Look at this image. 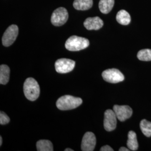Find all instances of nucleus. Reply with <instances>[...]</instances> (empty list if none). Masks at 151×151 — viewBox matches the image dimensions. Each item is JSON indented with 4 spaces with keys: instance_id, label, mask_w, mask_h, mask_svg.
<instances>
[{
    "instance_id": "1",
    "label": "nucleus",
    "mask_w": 151,
    "mask_h": 151,
    "mask_svg": "<svg viewBox=\"0 0 151 151\" xmlns=\"http://www.w3.org/2000/svg\"><path fill=\"white\" fill-rule=\"evenodd\" d=\"M24 93L25 97L30 101H35L40 95V87L34 78L29 77L24 83Z\"/></svg>"
},
{
    "instance_id": "2",
    "label": "nucleus",
    "mask_w": 151,
    "mask_h": 151,
    "mask_svg": "<svg viewBox=\"0 0 151 151\" xmlns=\"http://www.w3.org/2000/svg\"><path fill=\"white\" fill-rule=\"evenodd\" d=\"M82 103V100L81 98L70 95H64L58 99L56 105L60 110H68L78 107Z\"/></svg>"
},
{
    "instance_id": "3",
    "label": "nucleus",
    "mask_w": 151,
    "mask_h": 151,
    "mask_svg": "<svg viewBox=\"0 0 151 151\" xmlns=\"http://www.w3.org/2000/svg\"><path fill=\"white\" fill-rule=\"evenodd\" d=\"M89 44V40L86 38L73 35L67 40L65 47L70 51H79L87 48Z\"/></svg>"
},
{
    "instance_id": "4",
    "label": "nucleus",
    "mask_w": 151,
    "mask_h": 151,
    "mask_svg": "<svg viewBox=\"0 0 151 151\" xmlns=\"http://www.w3.org/2000/svg\"><path fill=\"white\" fill-rule=\"evenodd\" d=\"M68 13L64 7H59L55 9L51 16V22L55 27L64 25L68 20Z\"/></svg>"
},
{
    "instance_id": "5",
    "label": "nucleus",
    "mask_w": 151,
    "mask_h": 151,
    "mask_svg": "<svg viewBox=\"0 0 151 151\" xmlns=\"http://www.w3.org/2000/svg\"><path fill=\"white\" fill-rule=\"evenodd\" d=\"M19 34V28L16 25H11L6 30L2 38V44L9 47L15 41Z\"/></svg>"
},
{
    "instance_id": "6",
    "label": "nucleus",
    "mask_w": 151,
    "mask_h": 151,
    "mask_svg": "<svg viewBox=\"0 0 151 151\" xmlns=\"http://www.w3.org/2000/svg\"><path fill=\"white\" fill-rule=\"evenodd\" d=\"M103 79L106 82L112 83H116L124 81V76L120 70L111 68L104 70L102 73Z\"/></svg>"
},
{
    "instance_id": "7",
    "label": "nucleus",
    "mask_w": 151,
    "mask_h": 151,
    "mask_svg": "<svg viewBox=\"0 0 151 151\" xmlns=\"http://www.w3.org/2000/svg\"><path fill=\"white\" fill-rule=\"evenodd\" d=\"M75 67V62L67 58H60L55 63V70L60 73H67L70 72Z\"/></svg>"
},
{
    "instance_id": "8",
    "label": "nucleus",
    "mask_w": 151,
    "mask_h": 151,
    "mask_svg": "<svg viewBox=\"0 0 151 151\" xmlns=\"http://www.w3.org/2000/svg\"><path fill=\"white\" fill-rule=\"evenodd\" d=\"M117 117L113 110L108 109L104 113V127L108 132H111L116 128Z\"/></svg>"
},
{
    "instance_id": "9",
    "label": "nucleus",
    "mask_w": 151,
    "mask_h": 151,
    "mask_svg": "<svg viewBox=\"0 0 151 151\" xmlns=\"http://www.w3.org/2000/svg\"><path fill=\"white\" fill-rule=\"evenodd\" d=\"M96 144V139L95 134L91 132H87L83 135L81 150L83 151H93Z\"/></svg>"
},
{
    "instance_id": "10",
    "label": "nucleus",
    "mask_w": 151,
    "mask_h": 151,
    "mask_svg": "<svg viewBox=\"0 0 151 151\" xmlns=\"http://www.w3.org/2000/svg\"><path fill=\"white\" fill-rule=\"evenodd\" d=\"M114 111L116 114L117 119L120 122H124L130 118L133 114L132 108L128 105H118L113 106Z\"/></svg>"
},
{
    "instance_id": "11",
    "label": "nucleus",
    "mask_w": 151,
    "mask_h": 151,
    "mask_svg": "<svg viewBox=\"0 0 151 151\" xmlns=\"http://www.w3.org/2000/svg\"><path fill=\"white\" fill-rule=\"evenodd\" d=\"M84 27L88 30H99L103 27L104 22L99 17H88L83 22Z\"/></svg>"
},
{
    "instance_id": "12",
    "label": "nucleus",
    "mask_w": 151,
    "mask_h": 151,
    "mask_svg": "<svg viewBox=\"0 0 151 151\" xmlns=\"http://www.w3.org/2000/svg\"><path fill=\"white\" fill-rule=\"evenodd\" d=\"M92 5V0H75L73 5L76 10L83 11L91 9Z\"/></svg>"
},
{
    "instance_id": "13",
    "label": "nucleus",
    "mask_w": 151,
    "mask_h": 151,
    "mask_svg": "<svg viewBox=\"0 0 151 151\" xmlns=\"http://www.w3.org/2000/svg\"><path fill=\"white\" fill-rule=\"evenodd\" d=\"M127 145L130 151H137L138 148V143L137 134L134 131H130L128 134V140Z\"/></svg>"
},
{
    "instance_id": "14",
    "label": "nucleus",
    "mask_w": 151,
    "mask_h": 151,
    "mask_svg": "<svg viewBox=\"0 0 151 151\" xmlns=\"http://www.w3.org/2000/svg\"><path fill=\"white\" fill-rule=\"evenodd\" d=\"M10 70L8 65H1L0 66V83L1 85H6L10 79Z\"/></svg>"
},
{
    "instance_id": "15",
    "label": "nucleus",
    "mask_w": 151,
    "mask_h": 151,
    "mask_svg": "<svg viewBox=\"0 0 151 151\" xmlns=\"http://www.w3.org/2000/svg\"><path fill=\"white\" fill-rule=\"evenodd\" d=\"M114 3V0H100L99 4L100 11L103 14H107L111 11Z\"/></svg>"
},
{
    "instance_id": "16",
    "label": "nucleus",
    "mask_w": 151,
    "mask_h": 151,
    "mask_svg": "<svg viewBox=\"0 0 151 151\" xmlns=\"http://www.w3.org/2000/svg\"><path fill=\"white\" fill-rule=\"evenodd\" d=\"M116 19L118 22L123 25H128L131 21V17L129 14L124 10H122L118 12Z\"/></svg>"
},
{
    "instance_id": "17",
    "label": "nucleus",
    "mask_w": 151,
    "mask_h": 151,
    "mask_svg": "<svg viewBox=\"0 0 151 151\" xmlns=\"http://www.w3.org/2000/svg\"><path fill=\"white\" fill-rule=\"evenodd\" d=\"M37 148L38 151H53V147L52 142L48 140H40L37 143Z\"/></svg>"
},
{
    "instance_id": "18",
    "label": "nucleus",
    "mask_w": 151,
    "mask_h": 151,
    "mask_svg": "<svg viewBox=\"0 0 151 151\" xmlns=\"http://www.w3.org/2000/svg\"><path fill=\"white\" fill-rule=\"evenodd\" d=\"M140 128L143 134L147 137H151V122L143 119L140 123Z\"/></svg>"
},
{
    "instance_id": "19",
    "label": "nucleus",
    "mask_w": 151,
    "mask_h": 151,
    "mask_svg": "<svg viewBox=\"0 0 151 151\" xmlns=\"http://www.w3.org/2000/svg\"><path fill=\"white\" fill-rule=\"evenodd\" d=\"M138 60L142 61L151 60V49H145L139 50L137 54Z\"/></svg>"
},
{
    "instance_id": "20",
    "label": "nucleus",
    "mask_w": 151,
    "mask_h": 151,
    "mask_svg": "<svg viewBox=\"0 0 151 151\" xmlns=\"http://www.w3.org/2000/svg\"><path fill=\"white\" fill-rule=\"evenodd\" d=\"M10 118L4 112H0V124L1 125H5L10 122Z\"/></svg>"
},
{
    "instance_id": "21",
    "label": "nucleus",
    "mask_w": 151,
    "mask_h": 151,
    "mask_svg": "<svg viewBox=\"0 0 151 151\" xmlns=\"http://www.w3.org/2000/svg\"><path fill=\"white\" fill-rule=\"evenodd\" d=\"M100 151H113L114 150L111 147H110L109 146H108V145H106V146H103L101 148V149L100 150Z\"/></svg>"
},
{
    "instance_id": "22",
    "label": "nucleus",
    "mask_w": 151,
    "mask_h": 151,
    "mask_svg": "<svg viewBox=\"0 0 151 151\" xmlns=\"http://www.w3.org/2000/svg\"><path fill=\"white\" fill-rule=\"evenodd\" d=\"M119 151H129L130 150L129 148H127L125 147H121L120 148V149L119 150Z\"/></svg>"
},
{
    "instance_id": "23",
    "label": "nucleus",
    "mask_w": 151,
    "mask_h": 151,
    "mask_svg": "<svg viewBox=\"0 0 151 151\" xmlns=\"http://www.w3.org/2000/svg\"><path fill=\"white\" fill-rule=\"evenodd\" d=\"M2 137H0V146H2Z\"/></svg>"
},
{
    "instance_id": "24",
    "label": "nucleus",
    "mask_w": 151,
    "mask_h": 151,
    "mask_svg": "<svg viewBox=\"0 0 151 151\" xmlns=\"http://www.w3.org/2000/svg\"><path fill=\"white\" fill-rule=\"evenodd\" d=\"M65 151H73V150H72V149H70V148H66V149H65Z\"/></svg>"
}]
</instances>
